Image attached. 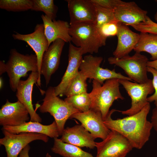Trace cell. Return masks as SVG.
Listing matches in <instances>:
<instances>
[{
  "label": "cell",
  "instance_id": "2",
  "mask_svg": "<svg viewBox=\"0 0 157 157\" xmlns=\"http://www.w3.org/2000/svg\"><path fill=\"white\" fill-rule=\"evenodd\" d=\"M118 79L107 80L102 85L95 80L92 81V89L89 93L91 101L90 110L100 112L104 120L114 101L124 99L119 90Z\"/></svg>",
  "mask_w": 157,
  "mask_h": 157
},
{
  "label": "cell",
  "instance_id": "23",
  "mask_svg": "<svg viewBox=\"0 0 157 157\" xmlns=\"http://www.w3.org/2000/svg\"><path fill=\"white\" fill-rule=\"evenodd\" d=\"M54 139L52 151L63 157H94L91 154L82 150L79 147L64 142L58 138Z\"/></svg>",
  "mask_w": 157,
  "mask_h": 157
},
{
  "label": "cell",
  "instance_id": "6",
  "mask_svg": "<svg viewBox=\"0 0 157 157\" xmlns=\"http://www.w3.org/2000/svg\"><path fill=\"white\" fill-rule=\"evenodd\" d=\"M108 60L110 64L121 68L129 78L136 83H144L149 79L147 75L148 59L140 53L135 52L132 56L129 55L120 58L110 57Z\"/></svg>",
  "mask_w": 157,
  "mask_h": 157
},
{
  "label": "cell",
  "instance_id": "40",
  "mask_svg": "<svg viewBox=\"0 0 157 157\" xmlns=\"http://www.w3.org/2000/svg\"><path fill=\"white\" fill-rule=\"evenodd\" d=\"M45 157H52L48 153L47 154Z\"/></svg>",
  "mask_w": 157,
  "mask_h": 157
},
{
  "label": "cell",
  "instance_id": "24",
  "mask_svg": "<svg viewBox=\"0 0 157 157\" xmlns=\"http://www.w3.org/2000/svg\"><path fill=\"white\" fill-rule=\"evenodd\" d=\"M139 41L133 50L135 52L149 53L152 61L157 60V34L145 32L139 34Z\"/></svg>",
  "mask_w": 157,
  "mask_h": 157
},
{
  "label": "cell",
  "instance_id": "21",
  "mask_svg": "<svg viewBox=\"0 0 157 157\" xmlns=\"http://www.w3.org/2000/svg\"><path fill=\"white\" fill-rule=\"evenodd\" d=\"M41 17L49 46L58 39L65 42L70 43L71 38L69 33L70 25L67 22L60 20H52L45 15H42Z\"/></svg>",
  "mask_w": 157,
  "mask_h": 157
},
{
  "label": "cell",
  "instance_id": "32",
  "mask_svg": "<svg viewBox=\"0 0 157 157\" xmlns=\"http://www.w3.org/2000/svg\"><path fill=\"white\" fill-rule=\"evenodd\" d=\"M147 72L151 73L153 76L152 82L154 92L152 95L148 97L147 101L149 103L154 101L156 107L157 106V70L151 67H147Z\"/></svg>",
  "mask_w": 157,
  "mask_h": 157
},
{
  "label": "cell",
  "instance_id": "36",
  "mask_svg": "<svg viewBox=\"0 0 157 157\" xmlns=\"http://www.w3.org/2000/svg\"><path fill=\"white\" fill-rule=\"evenodd\" d=\"M147 67H151L157 70V60L155 61H148L147 63Z\"/></svg>",
  "mask_w": 157,
  "mask_h": 157
},
{
  "label": "cell",
  "instance_id": "29",
  "mask_svg": "<svg viewBox=\"0 0 157 157\" xmlns=\"http://www.w3.org/2000/svg\"><path fill=\"white\" fill-rule=\"evenodd\" d=\"M95 5L96 19L94 24L98 28L104 24L115 20L113 10Z\"/></svg>",
  "mask_w": 157,
  "mask_h": 157
},
{
  "label": "cell",
  "instance_id": "17",
  "mask_svg": "<svg viewBox=\"0 0 157 157\" xmlns=\"http://www.w3.org/2000/svg\"><path fill=\"white\" fill-rule=\"evenodd\" d=\"M70 25L83 23H94L96 19L95 5L91 0H67Z\"/></svg>",
  "mask_w": 157,
  "mask_h": 157
},
{
  "label": "cell",
  "instance_id": "20",
  "mask_svg": "<svg viewBox=\"0 0 157 157\" xmlns=\"http://www.w3.org/2000/svg\"><path fill=\"white\" fill-rule=\"evenodd\" d=\"M61 135L60 139L64 142L91 149L96 147L95 139L81 124L67 127L64 129Z\"/></svg>",
  "mask_w": 157,
  "mask_h": 157
},
{
  "label": "cell",
  "instance_id": "35",
  "mask_svg": "<svg viewBox=\"0 0 157 157\" xmlns=\"http://www.w3.org/2000/svg\"><path fill=\"white\" fill-rule=\"evenodd\" d=\"M30 149V147L28 144L22 151L18 157H29V152Z\"/></svg>",
  "mask_w": 157,
  "mask_h": 157
},
{
  "label": "cell",
  "instance_id": "27",
  "mask_svg": "<svg viewBox=\"0 0 157 157\" xmlns=\"http://www.w3.org/2000/svg\"><path fill=\"white\" fill-rule=\"evenodd\" d=\"M33 4L31 10L42 11L52 20H56L58 8L53 0H33Z\"/></svg>",
  "mask_w": 157,
  "mask_h": 157
},
{
  "label": "cell",
  "instance_id": "3",
  "mask_svg": "<svg viewBox=\"0 0 157 157\" xmlns=\"http://www.w3.org/2000/svg\"><path fill=\"white\" fill-rule=\"evenodd\" d=\"M70 25L69 33L71 42L81 49L83 55L97 53L100 47L105 45L107 39L94 23L83 22Z\"/></svg>",
  "mask_w": 157,
  "mask_h": 157
},
{
  "label": "cell",
  "instance_id": "28",
  "mask_svg": "<svg viewBox=\"0 0 157 157\" xmlns=\"http://www.w3.org/2000/svg\"><path fill=\"white\" fill-rule=\"evenodd\" d=\"M33 0H0V8L8 11L21 12L31 10Z\"/></svg>",
  "mask_w": 157,
  "mask_h": 157
},
{
  "label": "cell",
  "instance_id": "5",
  "mask_svg": "<svg viewBox=\"0 0 157 157\" xmlns=\"http://www.w3.org/2000/svg\"><path fill=\"white\" fill-rule=\"evenodd\" d=\"M58 96L55 93L54 88L49 87L45 91L43 102L39 106V109L41 113H49L53 117L60 136L65 129L67 120L74 114L80 112Z\"/></svg>",
  "mask_w": 157,
  "mask_h": 157
},
{
  "label": "cell",
  "instance_id": "31",
  "mask_svg": "<svg viewBox=\"0 0 157 157\" xmlns=\"http://www.w3.org/2000/svg\"><path fill=\"white\" fill-rule=\"evenodd\" d=\"M130 26L140 33L145 32L157 34V26L148 16L145 22Z\"/></svg>",
  "mask_w": 157,
  "mask_h": 157
},
{
  "label": "cell",
  "instance_id": "41",
  "mask_svg": "<svg viewBox=\"0 0 157 157\" xmlns=\"http://www.w3.org/2000/svg\"><path fill=\"white\" fill-rule=\"evenodd\" d=\"M154 24L156 25V26H157V23H156V22H154Z\"/></svg>",
  "mask_w": 157,
  "mask_h": 157
},
{
  "label": "cell",
  "instance_id": "25",
  "mask_svg": "<svg viewBox=\"0 0 157 157\" xmlns=\"http://www.w3.org/2000/svg\"><path fill=\"white\" fill-rule=\"evenodd\" d=\"M88 78L79 71L78 73L70 81L64 95L68 97L87 92Z\"/></svg>",
  "mask_w": 157,
  "mask_h": 157
},
{
  "label": "cell",
  "instance_id": "13",
  "mask_svg": "<svg viewBox=\"0 0 157 157\" xmlns=\"http://www.w3.org/2000/svg\"><path fill=\"white\" fill-rule=\"evenodd\" d=\"M29 113L19 100L11 103L7 99L0 110V124L2 126H16L28 122Z\"/></svg>",
  "mask_w": 157,
  "mask_h": 157
},
{
  "label": "cell",
  "instance_id": "19",
  "mask_svg": "<svg viewBox=\"0 0 157 157\" xmlns=\"http://www.w3.org/2000/svg\"><path fill=\"white\" fill-rule=\"evenodd\" d=\"M117 43L113 52L114 57L118 58L129 55L137 44L139 34L133 32L128 26L119 22V28L116 36Z\"/></svg>",
  "mask_w": 157,
  "mask_h": 157
},
{
  "label": "cell",
  "instance_id": "22",
  "mask_svg": "<svg viewBox=\"0 0 157 157\" xmlns=\"http://www.w3.org/2000/svg\"><path fill=\"white\" fill-rule=\"evenodd\" d=\"M13 134L22 133H32L44 134L54 138L59 135L57 124L54 121L48 125H43L37 122L29 121L17 126H3L2 128Z\"/></svg>",
  "mask_w": 157,
  "mask_h": 157
},
{
  "label": "cell",
  "instance_id": "14",
  "mask_svg": "<svg viewBox=\"0 0 157 157\" xmlns=\"http://www.w3.org/2000/svg\"><path fill=\"white\" fill-rule=\"evenodd\" d=\"M113 12L115 20L127 26L144 22L148 17L147 11L141 9L134 1L119 0Z\"/></svg>",
  "mask_w": 157,
  "mask_h": 157
},
{
  "label": "cell",
  "instance_id": "11",
  "mask_svg": "<svg viewBox=\"0 0 157 157\" xmlns=\"http://www.w3.org/2000/svg\"><path fill=\"white\" fill-rule=\"evenodd\" d=\"M12 35L13 39L26 42L33 49L36 55L38 60L39 78L37 84L41 86L40 69L43 54L49 46L48 40L45 34L43 24H37L33 33L23 34L15 32Z\"/></svg>",
  "mask_w": 157,
  "mask_h": 157
},
{
  "label": "cell",
  "instance_id": "1",
  "mask_svg": "<svg viewBox=\"0 0 157 157\" xmlns=\"http://www.w3.org/2000/svg\"><path fill=\"white\" fill-rule=\"evenodd\" d=\"M150 109L149 102L138 113L116 120L113 119L111 116L118 110L113 109L104 122L109 130L116 131L125 137L133 148L140 149L149 140L153 128L151 122L147 119Z\"/></svg>",
  "mask_w": 157,
  "mask_h": 157
},
{
  "label": "cell",
  "instance_id": "34",
  "mask_svg": "<svg viewBox=\"0 0 157 157\" xmlns=\"http://www.w3.org/2000/svg\"><path fill=\"white\" fill-rule=\"evenodd\" d=\"M151 122L153 128L157 133V106L152 110Z\"/></svg>",
  "mask_w": 157,
  "mask_h": 157
},
{
  "label": "cell",
  "instance_id": "30",
  "mask_svg": "<svg viewBox=\"0 0 157 157\" xmlns=\"http://www.w3.org/2000/svg\"><path fill=\"white\" fill-rule=\"evenodd\" d=\"M119 28V22L115 20L106 23L98 28L102 36L106 39L109 37L117 36Z\"/></svg>",
  "mask_w": 157,
  "mask_h": 157
},
{
  "label": "cell",
  "instance_id": "12",
  "mask_svg": "<svg viewBox=\"0 0 157 157\" xmlns=\"http://www.w3.org/2000/svg\"><path fill=\"white\" fill-rule=\"evenodd\" d=\"M70 118L78 120L82 125L90 132L94 139H104L110 131L104 123L101 113L90 110L85 112H78L73 114Z\"/></svg>",
  "mask_w": 157,
  "mask_h": 157
},
{
  "label": "cell",
  "instance_id": "18",
  "mask_svg": "<svg viewBox=\"0 0 157 157\" xmlns=\"http://www.w3.org/2000/svg\"><path fill=\"white\" fill-rule=\"evenodd\" d=\"M39 78L38 72H32L25 80H20L17 85L16 96L28 110L32 122H42V119L33 107L32 92L34 85L37 83Z\"/></svg>",
  "mask_w": 157,
  "mask_h": 157
},
{
  "label": "cell",
  "instance_id": "15",
  "mask_svg": "<svg viewBox=\"0 0 157 157\" xmlns=\"http://www.w3.org/2000/svg\"><path fill=\"white\" fill-rule=\"evenodd\" d=\"M65 42L60 39L56 40L50 44L43 54L40 73L44 77L46 86L49 83L52 75L58 67L60 56Z\"/></svg>",
  "mask_w": 157,
  "mask_h": 157
},
{
  "label": "cell",
  "instance_id": "16",
  "mask_svg": "<svg viewBox=\"0 0 157 157\" xmlns=\"http://www.w3.org/2000/svg\"><path fill=\"white\" fill-rule=\"evenodd\" d=\"M83 55L81 48L69 43L68 49V65L59 84L54 87L56 95L62 96L71 80L78 73V69Z\"/></svg>",
  "mask_w": 157,
  "mask_h": 157
},
{
  "label": "cell",
  "instance_id": "26",
  "mask_svg": "<svg viewBox=\"0 0 157 157\" xmlns=\"http://www.w3.org/2000/svg\"><path fill=\"white\" fill-rule=\"evenodd\" d=\"M64 100L80 112L90 110L91 101L89 93L87 92L67 97Z\"/></svg>",
  "mask_w": 157,
  "mask_h": 157
},
{
  "label": "cell",
  "instance_id": "9",
  "mask_svg": "<svg viewBox=\"0 0 157 157\" xmlns=\"http://www.w3.org/2000/svg\"><path fill=\"white\" fill-rule=\"evenodd\" d=\"M103 60L101 56H94L90 54L85 56L80 64V71L88 78L92 79L102 85L104 81L112 79H124L132 81L128 77L112 70L101 67L100 64Z\"/></svg>",
  "mask_w": 157,
  "mask_h": 157
},
{
  "label": "cell",
  "instance_id": "7",
  "mask_svg": "<svg viewBox=\"0 0 157 157\" xmlns=\"http://www.w3.org/2000/svg\"><path fill=\"white\" fill-rule=\"evenodd\" d=\"M119 84L125 90L131 99V107L124 111H119L123 115H132L140 111L149 103L148 95L154 91L152 80L149 79L146 83H133L124 79H119Z\"/></svg>",
  "mask_w": 157,
  "mask_h": 157
},
{
  "label": "cell",
  "instance_id": "37",
  "mask_svg": "<svg viewBox=\"0 0 157 157\" xmlns=\"http://www.w3.org/2000/svg\"><path fill=\"white\" fill-rule=\"evenodd\" d=\"M0 75L6 72V63L3 61L0 62Z\"/></svg>",
  "mask_w": 157,
  "mask_h": 157
},
{
  "label": "cell",
  "instance_id": "8",
  "mask_svg": "<svg viewBox=\"0 0 157 157\" xmlns=\"http://www.w3.org/2000/svg\"><path fill=\"white\" fill-rule=\"evenodd\" d=\"M95 144V157H125L133 148L128 139L114 130H110L104 139Z\"/></svg>",
  "mask_w": 157,
  "mask_h": 157
},
{
  "label": "cell",
  "instance_id": "10",
  "mask_svg": "<svg viewBox=\"0 0 157 157\" xmlns=\"http://www.w3.org/2000/svg\"><path fill=\"white\" fill-rule=\"evenodd\" d=\"M4 137L0 139V144L5 149L7 157H18L22 151L31 142L40 140L47 142L49 137L37 133H22L13 134L2 129Z\"/></svg>",
  "mask_w": 157,
  "mask_h": 157
},
{
  "label": "cell",
  "instance_id": "39",
  "mask_svg": "<svg viewBox=\"0 0 157 157\" xmlns=\"http://www.w3.org/2000/svg\"><path fill=\"white\" fill-rule=\"evenodd\" d=\"M154 19L155 21L157 22V12L154 15Z\"/></svg>",
  "mask_w": 157,
  "mask_h": 157
},
{
  "label": "cell",
  "instance_id": "38",
  "mask_svg": "<svg viewBox=\"0 0 157 157\" xmlns=\"http://www.w3.org/2000/svg\"><path fill=\"white\" fill-rule=\"evenodd\" d=\"M3 81L2 79V78L1 77L0 78V89L3 86Z\"/></svg>",
  "mask_w": 157,
  "mask_h": 157
},
{
  "label": "cell",
  "instance_id": "4",
  "mask_svg": "<svg viewBox=\"0 0 157 157\" xmlns=\"http://www.w3.org/2000/svg\"><path fill=\"white\" fill-rule=\"evenodd\" d=\"M6 72L9 78V84L12 91H16L21 77L28 76L29 71H38V60L35 54H21L15 49L10 51L9 59L6 63Z\"/></svg>",
  "mask_w": 157,
  "mask_h": 157
},
{
  "label": "cell",
  "instance_id": "33",
  "mask_svg": "<svg viewBox=\"0 0 157 157\" xmlns=\"http://www.w3.org/2000/svg\"><path fill=\"white\" fill-rule=\"evenodd\" d=\"M119 0H91L95 5L114 10Z\"/></svg>",
  "mask_w": 157,
  "mask_h": 157
}]
</instances>
